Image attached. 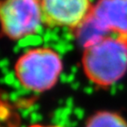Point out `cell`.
I'll return each mask as SVG.
<instances>
[{
	"label": "cell",
	"mask_w": 127,
	"mask_h": 127,
	"mask_svg": "<svg viewBox=\"0 0 127 127\" xmlns=\"http://www.w3.org/2000/svg\"><path fill=\"white\" fill-rule=\"evenodd\" d=\"M82 67L96 86L116 84L127 72V35L109 34L84 47Z\"/></svg>",
	"instance_id": "obj_1"
},
{
	"label": "cell",
	"mask_w": 127,
	"mask_h": 127,
	"mask_svg": "<svg viewBox=\"0 0 127 127\" xmlns=\"http://www.w3.org/2000/svg\"><path fill=\"white\" fill-rule=\"evenodd\" d=\"M62 70L60 55L45 46L27 50L14 65V74L19 84L33 92H43L52 89L59 81Z\"/></svg>",
	"instance_id": "obj_2"
},
{
	"label": "cell",
	"mask_w": 127,
	"mask_h": 127,
	"mask_svg": "<svg viewBox=\"0 0 127 127\" xmlns=\"http://www.w3.org/2000/svg\"><path fill=\"white\" fill-rule=\"evenodd\" d=\"M73 31L83 47L109 34L127 35V0H99Z\"/></svg>",
	"instance_id": "obj_3"
},
{
	"label": "cell",
	"mask_w": 127,
	"mask_h": 127,
	"mask_svg": "<svg viewBox=\"0 0 127 127\" xmlns=\"http://www.w3.org/2000/svg\"><path fill=\"white\" fill-rule=\"evenodd\" d=\"M2 32L7 38L18 41L32 36L43 25L40 0H3L0 7Z\"/></svg>",
	"instance_id": "obj_4"
},
{
	"label": "cell",
	"mask_w": 127,
	"mask_h": 127,
	"mask_svg": "<svg viewBox=\"0 0 127 127\" xmlns=\"http://www.w3.org/2000/svg\"><path fill=\"white\" fill-rule=\"evenodd\" d=\"M43 25L75 30L91 13V0H40Z\"/></svg>",
	"instance_id": "obj_5"
},
{
	"label": "cell",
	"mask_w": 127,
	"mask_h": 127,
	"mask_svg": "<svg viewBox=\"0 0 127 127\" xmlns=\"http://www.w3.org/2000/svg\"><path fill=\"white\" fill-rule=\"evenodd\" d=\"M85 127H127V122L116 112L99 111L87 121Z\"/></svg>",
	"instance_id": "obj_6"
},
{
	"label": "cell",
	"mask_w": 127,
	"mask_h": 127,
	"mask_svg": "<svg viewBox=\"0 0 127 127\" xmlns=\"http://www.w3.org/2000/svg\"><path fill=\"white\" fill-rule=\"evenodd\" d=\"M28 127H57V126H45V125H41V124H33Z\"/></svg>",
	"instance_id": "obj_7"
}]
</instances>
